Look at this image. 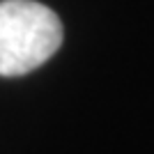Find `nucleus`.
I'll return each instance as SVG.
<instances>
[{
	"instance_id": "1",
	"label": "nucleus",
	"mask_w": 154,
	"mask_h": 154,
	"mask_svg": "<svg viewBox=\"0 0 154 154\" xmlns=\"http://www.w3.org/2000/svg\"><path fill=\"white\" fill-rule=\"evenodd\" d=\"M62 44V23L53 9L35 0L0 2V76L37 69Z\"/></svg>"
}]
</instances>
